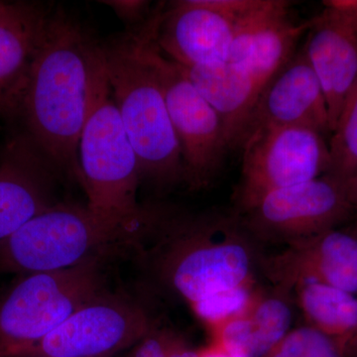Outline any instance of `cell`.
Returning <instances> with one entry per match:
<instances>
[{
	"label": "cell",
	"mask_w": 357,
	"mask_h": 357,
	"mask_svg": "<svg viewBox=\"0 0 357 357\" xmlns=\"http://www.w3.org/2000/svg\"><path fill=\"white\" fill-rule=\"evenodd\" d=\"M102 62V45L67 16L50 14L20 100L35 142L79 183V136Z\"/></svg>",
	"instance_id": "6da1fadb"
},
{
	"label": "cell",
	"mask_w": 357,
	"mask_h": 357,
	"mask_svg": "<svg viewBox=\"0 0 357 357\" xmlns=\"http://www.w3.org/2000/svg\"><path fill=\"white\" fill-rule=\"evenodd\" d=\"M146 259L164 287L194 305L223 291L249 285L259 261L239 217L206 213L157 218Z\"/></svg>",
	"instance_id": "7a4b0ae2"
},
{
	"label": "cell",
	"mask_w": 357,
	"mask_h": 357,
	"mask_svg": "<svg viewBox=\"0 0 357 357\" xmlns=\"http://www.w3.org/2000/svg\"><path fill=\"white\" fill-rule=\"evenodd\" d=\"M112 98L137 156L141 178L160 189L185 181L177 134L156 77L132 33L102 46Z\"/></svg>",
	"instance_id": "3957f363"
},
{
	"label": "cell",
	"mask_w": 357,
	"mask_h": 357,
	"mask_svg": "<svg viewBox=\"0 0 357 357\" xmlns=\"http://www.w3.org/2000/svg\"><path fill=\"white\" fill-rule=\"evenodd\" d=\"M77 156L89 210L131 229H144L152 215L138 206L139 163L112 98L105 59L93 82Z\"/></svg>",
	"instance_id": "277c9868"
},
{
	"label": "cell",
	"mask_w": 357,
	"mask_h": 357,
	"mask_svg": "<svg viewBox=\"0 0 357 357\" xmlns=\"http://www.w3.org/2000/svg\"><path fill=\"white\" fill-rule=\"evenodd\" d=\"M141 230L100 217L88 206L55 204L0 243V272H53L134 243Z\"/></svg>",
	"instance_id": "5b68a950"
},
{
	"label": "cell",
	"mask_w": 357,
	"mask_h": 357,
	"mask_svg": "<svg viewBox=\"0 0 357 357\" xmlns=\"http://www.w3.org/2000/svg\"><path fill=\"white\" fill-rule=\"evenodd\" d=\"M103 257L68 269L20 274L0 292V357L36 344L105 292Z\"/></svg>",
	"instance_id": "8992f818"
},
{
	"label": "cell",
	"mask_w": 357,
	"mask_h": 357,
	"mask_svg": "<svg viewBox=\"0 0 357 357\" xmlns=\"http://www.w3.org/2000/svg\"><path fill=\"white\" fill-rule=\"evenodd\" d=\"M157 13L132 33L138 48L153 70L169 116L177 134L185 181L199 190L208 185L229 149L222 121L187 77L182 66L167 57L155 41Z\"/></svg>",
	"instance_id": "52a82bcc"
},
{
	"label": "cell",
	"mask_w": 357,
	"mask_h": 357,
	"mask_svg": "<svg viewBox=\"0 0 357 357\" xmlns=\"http://www.w3.org/2000/svg\"><path fill=\"white\" fill-rule=\"evenodd\" d=\"M236 199L245 211L269 192L330 173L326 136L304 128L263 126L248 134Z\"/></svg>",
	"instance_id": "ba28073f"
},
{
	"label": "cell",
	"mask_w": 357,
	"mask_h": 357,
	"mask_svg": "<svg viewBox=\"0 0 357 357\" xmlns=\"http://www.w3.org/2000/svg\"><path fill=\"white\" fill-rule=\"evenodd\" d=\"M156 325L139 303L105 291L40 342L8 357H114Z\"/></svg>",
	"instance_id": "9c48e42d"
},
{
	"label": "cell",
	"mask_w": 357,
	"mask_h": 357,
	"mask_svg": "<svg viewBox=\"0 0 357 357\" xmlns=\"http://www.w3.org/2000/svg\"><path fill=\"white\" fill-rule=\"evenodd\" d=\"M354 215L344 182L326 174L265 195L239 218L251 237L286 244L342 227Z\"/></svg>",
	"instance_id": "30bf717a"
},
{
	"label": "cell",
	"mask_w": 357,
	"mask_h": 357,
	"mask_svg": "<svg viewBox=\"0 0 357 357\" xmlns=\"http://www.w3.org/2000/svg\"><path fill=\"white\" fill-rule=\"evenodd\" d=\"M250 0H184L158 9L155 41L185 67L229 61L237 16Z\"/></svg>",
	"instance_id": "8fae6325"
},
{
	"label": "cell",
	"mask_w": 357,
	"mask_h": 357,
	"mask_svg": "<svg viewBox=\"0 0 357 357\" xmlns=\"http://www.w3.org/2000/svg\"><path fill=\"white\" fill-rule=\"evenodd\" d=\"M323 3L311 20L303 49L323 88L332 133L357 79V0Z\"/></svg>",
	"instance_id": "7c38bea8"
},
{
	"label": "cell",
	"mask_w": 357,
	"mask_h": 357,
	"mask_svg": "<svg viewBox=\"0 0 357 357\" xmlns=\"http://www.w3.org/2000/svg\"><path fill=\"white\" fill-rule=\"evenodd\" d=\"M285 245L259 259L279 290L318 282L357 295V230L335 227Z\"/></svg>",
	"instance_id": "4fadbf2b"
},
{
	"label": "cell",
	"mask_w": 357,
	"mask_h": 357,
	"mask_svg": "<svg viewBox=\"0 0 357 357\" xmlns=\"http://www.w3.org/2000/svg\"><path fill=\"white\" fill-rule=\"evenodd\" d=\"M291 6L292 2L285 0H250L237 16L229 62L243 66L266 84L293 58L311 26V20L295 22Z\"/></svg>",
	"instance_id": "5bb4252c"
},
{
	"label": "cell",
	"mask_w": 357,
	"mask_h": 357,
	"mask_svg": "<svg viewBox=\"0 0 357 357\" xmlns=\"http://www.w3.org/2000/svg\"><path fill=\"white\" fill-rule=\"evenodd\" d=\"M263 126H293L312 129L325 136L331 134L323 88L304 49L296 52L265 84L251 114L245 138Z\"/></svg>",
	"instance_id": "9a60e30c"
},
{
	"label": "cell",
	"mask_w": 357,
	"mask_h": 357,
	"mask_svg": "<svg viewBox=\"0 0 357 357\" xmlns=\"http://www.w3.org/2000/svg\"><path fill=\"white\" fill-rule=\"evenodd\" d=\"M50 14L35 4L0 2V109L20 110Z\"/></svg>",
	"instance_id": "2e32d148"
},
{
	"label": "cell",
	"mask_w": 357,
	"mask_h": 357,
	"mask_svg": "<svg viewBox=\"0 0 357 357\" xmlns=\"http://www.w3.org/2000/svg\"><path fill=\"white\" fill-rule=\"evenodd\" d=\"M182 68L217 112L229 149L241 148L258 96L266 84L246 68L229 61Z\"/></svg>",
	"instance_id": "e0dca14e"
},
{
	"label": "cell",
	"mask_w": 357,
	"mask_h": 357,
	"mask_svg": "<svg viewBox=\"0 0 357 357\" xmlns=\"http://www.w3.org/2000/svg\"><path fill=\"white\" fill-rule=\"evenodd\" d=\"M25 147L13 145L0 161V243L55 204L46 164Z\"/></svg>",
	"instance_id": "ac0fdd59"
},
{
	"label": "cell",
	"mask_w": 357,
	"mask_h": 357,
	"mask_svg": "<svg viewBox=\"0 0 357 357\" xmlns=\"http://www.w3.org/2000/svg\"><path fill=\"white\" fill-rule=\"evenodd\" d=\"M296 291L306 325L330 337L347 357L357 342V295L318 282Z\"/></svg>",
	"instance_id": "d6986e66"
},
{
	"label": "cell",
	"mask_w": 357,
	"mask_h": 357,
	"mask_svg": "<svg viewBox=\"0 0 357 357\" xmlns=\"http://www.w3.org/2000/svg\"><path fill=\"white\" fill-rule=\"evenodd\" d=\"M287 292L277 290L269 295L256 294L246 311L250 325L249 357H265L291 332L293 311Z\"/></svg>",
	"instance_id": "ffe728a7"
},
{
	"label": "cell",
	"mask_w": 357,
	"mask_h": 357,
	"mask_svg": "<svg viewBox=\"0 0 357 357\" xmlns=\"http://www.w3.org/2000/svg\"><path fill=\"white\" fill-rule=\"evenodd\" d=\"M328 175L345 182L357 171V79L345 98L328 141Z\"/></svg>",
	"instance_id": "44dd1931"
},
{
	"label": "cell",
	"mask_w": 357,
	"mask_h": 357,
	"mask_svg": "<svg viewBox=\"0 0 357 357\" xmlns=\"http://www.w3.org/2000/svg\"><path fill=\"white\" fill-rule=\"evenodd\" d=\"M256 294L253 284L223 291L192 305L199 318L213 328L248 311Z\"/></svg>",
	"instance_id": "7402d4cb"
},
{
	"label": "cell",
	"mask_w": 357,
	"mask_h": 357,
	"mask_svg": "<svg viewBox=\"0 0 357 357\" xmlns=\"http://www.w3.org/2000/svg\"><path fill=\"white\" fill-rule=\"evenodd\" d=\"M265 357H344L337 345L319 331L305 325L291 330Z\"/></svg>",
	"instance_id": "603a6c76"
},
{
	"label": "cell",
	"mask_w": 357,
	"mask_h": 357,
	"mask_svg": "<svg viewBox=\"0 0 357 357\" xmlns=\"http://www.w3.org/2000/svg\"><path fill=\"white\" fill-rule=\"evenodd\" d=\"M185 345L172 331L155 326L124 357H170Z\"/></svg>",
	"instance_id": "cb8c5ba5"
},
{
	"label": "cell",
	"mask_w": 357,
	"mask_h": 357,
	"mask_svg": "<svg viewBox=\"0 0 357 357\" xmlns=\"http://www.w3.org/2000/svg\"><path fill=\"white\" fill-rule=\"evenodd\" d=\"M107 3L126 20H135L144 11L145 6H147V2L143 1H110Z\"/></svg>",
	"instance_id": "d4e9b609"
},
{
	"label": "cell",
	"mask_w": 357,
	"mask_h": 357,
	"mask_svg": "<svg viewBox=\"0 0 357 357\" xmlns=\"http://www.w3.org/2000/svg\"><path fill=\"white\" fill-rule=\"evenodd\" d=\"M344 184L349 202L357 215V171L349 180L345 181Z\"/></svg>",
	"instance_id": "484cf974"
},
{
	"label": "cell",
	"mask_w": 357,
	"mask_h": 357,
	"mask_svg": "<svg viewBox=\"0 0 357 357\" xmlns=\"http://www.w3.org/2000/svg\"><path fill=\"white\" fill-rule=\"evenodd\" d=\"M199 357H245L241 356V354H234L222 349L220 345L215 344L211 349H206L202 354H199Z\"/></svg>",
	"instance_id": "4316f807"
},
{
	"label": "cell",
	"mask_w": 357,
	"mask_h": 357,
	"mask_svg": "<svg viewBox=\"0 0 357 357\" xmlns=\"http://www.w3.org/2000/svg\"><path fill=\"white\" fill-rule=\"evenodd\" d=\"M170 357H199V352L192 351V349H188L187 347H183L180 351H176L175 354H172Z\"/></svg>",
	"instance_id": "83f0119b"
},
{
	"label": "cell",
	"mask_w": 357,
	"mask_h": 357,
	"mask_svg": "<svg viewBox=\"0 0 357 357\" xmlns=\"http://www.w3.org/2000/svg\"><path fill=\"white\" fill-rule=\"evenodd\" d=\"M347 357H357V342L354 344Z\"/></svg>",
	"instance_id": "f1b7e54d"
}]
</instances>
